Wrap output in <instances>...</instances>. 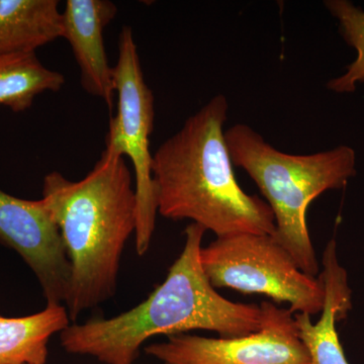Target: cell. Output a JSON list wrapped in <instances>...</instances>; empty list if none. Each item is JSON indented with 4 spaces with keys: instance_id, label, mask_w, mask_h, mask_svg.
<instances>
[{
    "instance_id": "6da1fadb",
    "label": "cell",
    "mask_w": 364,
    "mask_h": 364,
    "mask_svg": "<svg viewBox=\"0 0 364 364\" xmlns=\"http://www.w3.org/2000/svg\"><path fill=\"white\" fill-rule=\"evenodd\" d=\"M205 232L193 223L186 227L183 249L166 279L135 308L109 318L71 323L60 333L64 350L107 364H133L143 344L157 335L205 330L228 338L257 331L261 306L224 298L203 272L200 250Z\"/></svg>"
},
{
    "instance_id": "7a4b0ae2",
    "label": "cell",
    "mask_w": 364,
    "mask_h": 364,
    "mask_svg": "<svg viewBox=\"0 0 364 364\" xmlns=\"http://www.w3.org/2000/svg\"><path fill=\"white\" fill-rule=\"evenodd\" d=\"M43 202L70 263L65 303L71 323L114 298L127 242L135 234L136 191L124 157L105 148L85 178L47 174Z\"/></svg>"
},
{
    "instance_id": "3957f363",
    "label": "cell",
    "mask_w": 364,
    "mask_h": 364,
    "mask_svg": "<svg viewBox=\"0 0 364 364\" xmlns=\"http://www.w3.org/2000/svg\"><path fill=\"white\" fill-rule=\"evenodd\" d=\"M228 112L227 97L215 95L153 154L158 214L191 220L217 237L273 235L272 208L246 193L235 176L225 138Z\"/></svg>"
},
{
    "instance_id": "277c9868",
    "label": "cell",
    "mask_w": 364,
    "mask_h": 364,
    "mask_svg": "<svg viewBox=\"0 0 364 364\" xmlns=\"http://www.w3.org/2000/svg\"><path fill=\"white\" fill-rule=\"evenodd\" d=\"M225 138L234 166L247 172L272 208L273 238L304 272L316 277L320 267L306 222L308 208L318 196L343 188L356 176L355 151L342 145L310 155L287 154L245 124L230 127Z\"/></svg>"
},
{
    "instance_id": "5b68a950",
    "label": "cell",
    "mask_w": 364,
    "mask_h": 364,
    "mask_svg": "<svg viewBox=\"0 0 364 364\" xmlns=\"http://www.w3.org/2000/svg\"><path fill=\"white\" fill-rule=\"evenodd\" d=\"M200 263L212 286L264 294L289 304L293 314L322 312L324 289L306 274L287 249L267 234L217 237L200 250Z\"/></svg>"
},
{
    "instance_id": "8992f818",
    "label": "cell",
    "mask_w": 364,
    "mask_h": 364,
    "mask_svg": "<svg viewBox=\"0 0 364 364\" xmlns=\"http://www.w3.org/2000/svg\"><path fill=\"white\" fill-rule=\"evenodd\" d=\"M117 95V114L109 122L105 148L128 156L136 177V251L149 250L158 214L152 177L153 155L150 136L154 130V95L144 79L138 48L130 26H124L119 38V55L114 67Z\"/></svg>"
},
{
    "instance_id": "52a82bcc",
    "label": "cell",
    "mask_w": 364,
    "mask_h": 364,
    "mask_svg": "<svg viewBox=\"0 0 364 364\" xmlns=\"http://www.w3.org/2000/svg\"><path fill=\"white\" fill-rule=\"evenodd\" d=\"M260 306L262 323L256 332L228 338L174 335L144 350L163 364H310L294 314L270 301Z\"/></svg>"
},
{
    "instance_id": "ba28073f",
    "label": "cell",
    "mask_w": 364,
    "mask_h": 364,
    "mask_svg": "<svg viewBox=\"0 0 364 364\" xmlns=\"http://www.w3.org/2000/svg\"><path fill=\"white\" fill-rule=\"evenodd\" d=\"M0 242L16 251L35 273L47 305H64L70 263L42 198L23 200L0 189Z\"/></svg>"
},
{
    "instance_id": "9c48e42d",
    "label": "cell",
    "mask_w": 364,
    "mask_h": 364,
    "mask_svg": "<svg viewBox=\"0 0 364 364\" xmlns=\"http://www.w3.org/2000/svg\"><path fill=\"white\" fill-rule=\"evenodd\" d=\"M117 9L109 0H67L62 38L70 44L80 69L81 85L100 97L112 111L116 95L114 67L109 66L104 42L105 28Z\"/></svg>"
},
{
    "instance_id": "30bf717a",
    "label": "cell",
    "mask_w": 364,
    "mask_h": 364,
    "mask_svg": "<svg viewBox=\"0 0 364 364\" xmlns=\"http://www.w3.org/2000/svg\"><path fill=\"white\" fill-rule=\"evenodd\" d=\"M320 279L324 289V306L317 323L308 314H294L299 338L310 356V364H350L340 342L336 323L351 310V289L346 270L337 258L336 241L326 246Z\"/></svg>"
},
{
    "instance_id": "8fae6325",
    "label": "cell",
    "mask_w": 364,
    "mask_h": 364,
    "mask_svg": "<svg viewBox=\"0 0 364 364\" xmlns=\"http://www.w3.org/2000/svg\"><path fill=\"white\" fill-rule=\"evenodd\" d=\"M62 33L57 0H0V56L36 54Z\"/></svg>"
},
{
    "instance_id": "7c38bea8",
    "label": "cell",
    "mask_w": 364,
    "mask_h": 364,
    "mask_svg": "<svg viewBox=\"0 0 364 364\" xmlns=\"http://www.w3.org/2000/svg\"><path fill=\"white\" fill-rule=\"evenodd\" d=\"M71 324L64 305H47L25 317L0 315V364H46L49 342Z\"/></svg>"
},
{
    "instance_id": "4fadbf2b",
    "label": "cell",
    "mask_w": 364,
    "mask_h": 364,
    "mask_svg": "<svg viewBox=\"0 0 364 364\" xmlns=\"http://www.w3.org/2000/svg\"><path fill=\"white\" fill-rule=\"evenodd\" d=\"M65 78L41 63L36 54L0 56V105L25 112L46 91H59Z\"/></svg>"
},
{
    "instance_id": "5bb4252c",
    "label": "cell",
    "mask_w": 364,
    "mask_h": 364,
    "mask_svg": "<svg viewBox=\"0 0 364 364\" xmlns=\"http://www.w3.org/2000/svg\"><path fill=\"white\" fill-rule=\"evenodd\" d=\"M326 9L338 21L339 32L346 44L356 51V58L344 74L328 81L327 88L339 95L355 92L364 83V11L349 0H327Z\"/></svg>"
},
{
    "instance_id": "9a60e30c",
    "label": "cell",
    "mask_w": 364,
    "mask_h": 364,
    "mask_svg": "<svg viewBox=\"0 0 364 364\" xmlns=\"http://www.w3.org/2000/svg\"><path fill=\"white\" fill-rule=\"evenodd\" d=\"M163 364V363H162Z\"/></svg>"
}]
</instances>
